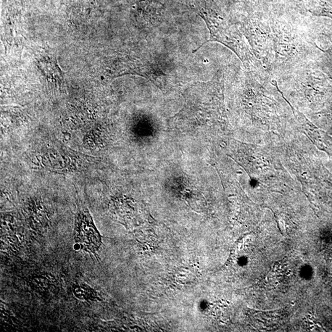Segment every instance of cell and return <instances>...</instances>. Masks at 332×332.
I'll return each mask as SVG.
<instances>
[{
    "mask_svg": "<svg viewBox=\"0 0 332 332\" xmlns=\"http://www.w3.org/2000/svg\"><path fill=\"white\" fill-rule=\"evenodd\" d=\"M200 16L206 23L210 33V39L205 42H218L228 47L239 58L247 71L264 76L268 75L261 62L255 57L248 43L239 27L228 22L213 5L202 8ZM203 43L193 52L205 43Z\"/></svg>",
    "mask_w": 332,
    "mask_h": 332,
    "instance_id": "2",
    "label": "cell"
},
{
    "mask_svg": "<svg viewBox=\"0 0 332 332\" xmlns=\"http://www.w3.org/2000/svg\"><path fill=\"white\" fill-rule=\"evenodd\" d=\"M75 239L81 249L92 254H95L102 245L101 236L85 208L78 209L76 214Z\"/></svg>",
    "mask_w": 332,
    "mask_h": 332,
    "instance_id": "4",
    "label": "cell"
},
{
    "mask_svg": "<svg viewBox=\"0 0 332 332\" xmlns=\"http://www.w3.org/2000/svg\"><path fill=\"white\" fill-rule=\"evenodd\" d=\"M275 57L267 70L270 78H284L309 65L313 51L312 42L305 28L285 21L270 18Z\"/></svg>",
    "mask_w": 332,
    "mask_h": 332,
    "instance_id": "1",
    "label": "cell"
},
{
    "mask_svg": "<svg viewBox=\"0 0 332 332\" xmlns=\"http://www.w3.org/2000/svg\"><path fill=\"white\" fill-rule=\"evenodd\" d=\"M239 28L246 38L255 57L267 72L275 57L270 19H265L259 15H254L244 20Z\"/></svg>",
    "mask_w": 332,
    "mask_h": 332,
    "instance_id": "3",
    "label": "cell"
}]
</instances>
